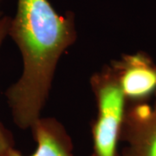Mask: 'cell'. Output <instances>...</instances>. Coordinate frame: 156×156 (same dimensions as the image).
<instances>
[{"mask_svg":"<svg viewBox=\"0 0 156 156\" xmlns=\"http://www.w3.org/2000/svg\"><path fill=\"white\" fill-rule=\"evenodd\" d=\"M120 141V156H156V101L131 103L126 108Z\"/></svg>","mask_w":156,"mask_h":156,"instance_id":"obj_3","label":"cell"},{"mask_svg":"<svg viewBox=\"0 0 156 156\" xmlns=\"http://www.w3.org/2000/svg\"><path fill=\"white\" fill-rule=\"evenodd\" d=\"M97 114L91 125L93 152L89 156H120L118 144L126 111V98L110 66L90 79Z\"/></svg>","mask_w":156,"mask_h":156,"instance_id":"obj_2","label":"cell"},{"mask_svg":"<svg viewBox=\"0 0 156 156\" xmlns=\"http://www.w3.org/2000/svg\"><path fill=\"white\" fill-rule=\"evenodd\" d=\"M155 95H156V94H155Z\"/></svg>","mask_w":156,"mask_h":156,"instance_id":"obj_7","label":"cell"},{"mask_svg":"<svg viewBox=\"0 0 156 156\" xmlns=\"http://www.w3.org/2000/svg\"><path fill=\"white\" fill-rule=\"evenodd\" d=\"M30 130L37 143L32 154L23 155L13 147L3 156H75L72 138L56 118L40 117Z\"/></svg>","mask_w":156,"mask_h":156,"instance_id":"obj_5","label":"cell"},{"mask_svg":"<svg viewBox=\"0 0 156 156\" xmlns=\"http://www.w3.org/2000/svg\"><path fill=\"white\" fill-rule=\"evenodd\" d=\"M8 35L20 50L23 70L6 98L15 124L28 129L41 117L62 55L76 39L74 14L58 13L49 0H17Z\"/></svg>","mask_w":156,"mask_h":156,"instance_id":"obj_1","label":"cell"},{"mask_svg":"<svg viewBox=\"0 0 156 156\" xmlns=\"http://www.w3.org/2000/svg\"><path fill=\"white\" fill-rule=\"evenodd\" d=\"M110 67L127 101H147L156 94V64L146 52L123 55L112 62Z\"/></svg>","mask_w":156,"mask_h":156,"instance_id":"obj_4","label":"cell"},{"mask_svg":"<svg viewBox=\"0 0 156 156\" xmlns=\"http://www.w3.org/2000/svg\"><path fill=\"white\" fill-rule=\"evenodd\" d=\"M11 18L3 17L0 18V49L5 39L8 36ZM14 147V141L11 133L0 122V156H3L11 147Z\"/></svg>","mask_w":156,"mask_h":156,"instance_id":"obj_6","label":"cell"}]
</instances>
